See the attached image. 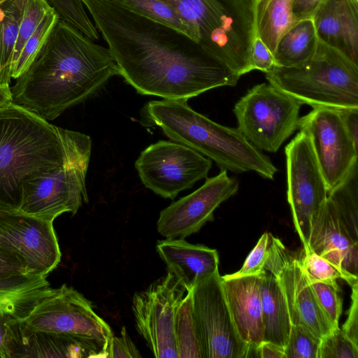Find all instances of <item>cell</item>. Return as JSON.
<instances>
[{
	"instance_id": "23",
	"label": "cell",
	"mask_w": 358,
	"mask_h": 358,
	"mask_svg": "<svg viewBox=\"0 0 358 358\" xmlns=\"http://www.w3.org/2000/svg\"><path fill=\"white\" fill-rule=\"evenodd\" d=\"M55 290L47 276L31 273L0 275V310L10 319L22 320Z\"/></svg>"
},
{
	"instance_id": "12",
	"label": "cell",
	"mask_w": 358,
	"mask_h": 358,
	"mask_svg": "<svg viewBox=\"0 0 358 358\" xmlns=\"http://www.w3.org/2000/svg\"><path fill=\"white\" fill-rule=\"evenodd\" d=\"M187 290L169 271L136 292L131 309L138 332L157 358H178L175 338L177 309Z\"/></svg>"
},
{
	"instance_id": "1",
	"label": "cell",
	"mask_w": 358,
	"mask_h": 358,
	"mask_svg": "<svg viewBox=\"0 0 358 358\" xmlns=\"http://www.w3.org/2000/svg\"><path fill=\"white\" fill-rule=\"evenodd\" d=\"M114 58L138 93L186 101L240 78L199 43L113 0H82Z\"/></svg>"
},
{
	"instance_id": "37",
	"label": "cell",
	"mask_w": 358,
	"mask_h": 358,
	"mask_svg": "<svg viewBox=\"0 0 358 358\" xmlns=\"http://www.w3.org/2000/svg\"><path fill=\"white\" fill-rule=\"evenodd\" d=\"M308 278L317 300L327 317L334 329L338 327V321L342 313V301L338 294L340 290L309 276Z\"/></svg>"
},
{
	"instance_id": "9",
	"label": "cell",
	"mask_w": 358,
	"mask_h": 358,
	"mask_svg": "<svg viewBox=\"0 0 358 358\" xmlns=\"http://www.w3.org/2000/svg\"><path fill=\"white\" fill-rule=\"evenodd\" d=\"M287 201L303 250H308L312 224L325 203L328 190L308 136L302 131L285 149Z\"/></svg>"
},
{
	"instance_id": "17",
	"label": "cell",
	"mask_w": 358,
	"mask_h": 358,
	"mask_svg": "<svg viewBox=\"0 0 358 358\" xmlns=\"http://www.w3.org/2000/svg\"><path fill=\"white\" fill-rule=\"evenodd\" d=\"M238 187L236 178L221 170L199 188L163 209L157 222V231L169 238H185L198 232L213 220L216 208L234 195Z\"/></svg>"
},
{
	"instance_id": "3",
	"label": "cell",
	"mask_w": 358,
	"mask_h": 358,
	"mask_svg": "<svg viewBox=\"0 0 358 358\" xmlns=\"http://www.w3.org/2000/svg\"><path fill=\"white\" fill-rule=\"evenodd\" d=\"M92 139L14 103L0 109V210H19L31 178L67 164L88 166Z\"/></svg>"
},
{
	"instance_id": "44",
	"label": "cell",
	"mask_w": 358,
	"mask_h": 358,
	"mask_svg": "<svg viewBox=\"0 0 358 358\" xmlns=\"http://www.w3.org/2000/svg\"><path fill=\"white\" fill-rule=\"evenodd\" d=\"M339 111L354 143L358 146V108L343 109Z\"/></svg>"
},
{
	"instance_id": "6",
	"label": "cell",
	"mask_w": 358,
	"mask_h": 358,
	"mask_svg": "<svg viewBox=\"0 0 358 358\" xmlns=\"http://www.w3.org/2000/svg\"><path fill=\"white\" fill-rule=\"evenodd\" d=\"M265 76L269 83L302 104L358 108V65L319 39L313 55L303 65H274Z\"/></svg>"
},
{
	"instance_id": "22",
	"label": "cell",
	"mask_w": 358,
	"mask_h": 358,
	"mask_svg": "<svg viewBox=\"0 0 358 358\" xmlns=\"http://www.w3.org/2000/svg\"><path fill=\"white\" fill-rule=\"evenodd\" d=\"M7 345L10 358L90 357L69 337L52 332L32 330L20 320H7Z\"/></svg>"
},
{
	"instance_id": "29",
	"label": "cell",
	"mask_w": 358,
	"mask_h": 358,
	"mask_svg": "<svg viewBox=\"0 0 358 358\" xmlns=\"http://www.w3.org/2000/svg\"><path fill=\"white\" fill-rule=\"evenodd\" d=\"M128 10L172 27L199 43L192 26L177 10L162 0H113Z\"/></svg>"
},
{
	"instance_id": "36",
	"label": "cell",
	"mask_w": 358,
	"mask_h": 358,
	"mask_svg": "<svg viewBox=\"0 0 358 358\" xmlns=\"http://www.w3.org/2000/svg\"><path fill=\"white\" fill-rule=\"evenodd\" d=\"M318 358H358V346L338 327L321 338Z\"/></svg>"
},
{
	"instance_id": "42",
	"label": "cell",
	"mask_w": 358,
	"mask_h": 358,
	"mask_svg": "<svg viewBox=\"0 0 358 358\" xmlns=\"http://www.w3.org/2000/svg\"><path fill=\"white\" fill-rule=\"evenodd\" d=\"M350 287L351 304L348 311L347 320L341 329L358 346V282Z\"/></svg>"
},
{
	"instance_id": "21",
	"label": "cell",
	"mask_w": 358,
	"mask_h": 358,
	"mask_svg": "<svg viewBox=\"0 0 358 358\" xmlns=\"http://www.w3.org/2000/svg\"><path fill=\"white\" fill-rule=\"evenodd\" d=\"M156 248L168 271L182 284L187 292L219 271L217 250L206 245L192 244L182 238H166L157 242Z\"/></svg>"
},
{
	"instance_id": "28",
	"label": "cell",
	"mask_w": 358,
	"mask_h": 358,
	"mask_svg": "<svg viewBox=\"0 0 358 358\" xmlns=\"http://www.w3.org/2000/svg\"><path fill=\"white\" fill-rule=\"evenodd\" d=\"M328 198L352 237L358 241L357 162L341 182L328 192Z\"/></svg>"
},
{
	"instance_id": "32",
	"label": "cell",
	"mask_w": 358,
	"mask_h": 358,
	"mask_svg": "<svg viewBox=\"0 0 358 358\" xmlns=\"http://www.w3.org/2000/svg\"><path fill=\"white\" fill-rule=\"evenodd\" d=\"M300 262L309 277L331 285L339 290L336 282L338 279L344 280L350 286L358 282V277L348 273L311 249L303 250V257Z\"/></svg>"
},
{
	"instance_id": "43",
	"label": "cell",
	"mask_w": 358,
	"mask_h": 358,
	"mask_svg": "<svg viewBox=\"0 0 358 358\" xmlns=\"http://www.w3.org/2000/svg\"><path fill=\"white\" fill-rule=\"evenodd\" d=\"M326 0H294L292 15L294 21L312 18Z\"/></svg>"
},
{
	"instance_id": "38",
	"label": "cell",
	"mask_w": 358,
	"mask_h": 358,
	"mask_svg": "<svg viewBox=\"0 0 358 358\" xmlns=\"http://www.w3.org/2000/svg\"><path fill=\"white\" fill-rule=\"evenodd\" d=\"M270 233H264L251 250L243 265L237 272L227 274L229 277L261 275L265 271L264 265L270 245Z\"/></svg>"
},
{
	"instance_id": "24",
	"label": "cell",
	"mask_w": 358,
	"mask_h": 358,
	"mask_svg": "<svg viewBox=\"0 0 358 358\" xmlns=\"http://www.w3.org/2000/svg\"><path fill=\"white\" fill-rule=\"evenodd\" d=\"M260 295L264 324L263 341L271 342L285 350L292 322L278 282L266 270L261 275Z\"/></svg>"
},
{
	"instance_id": "40",
	"label": "cell",
	"mask_w": 358,
	"mask_h": 358,
	"mask_svg": "<svg viewBox=\"0 0 358 358\" xmlns=\"http://www.w3.org/2000/svg\"><path fill=\"white\" fill-rule=\"evenodd\" d=\"M251 63L253 70H259L264 73L275 65L273 55L257 35L252 45Z\"/></svg>"
},
{
	"instance_id": "2",
	"label": "cell",
	"mask_w": 358,
	"mask_h": 358,
	"mask_svg": "<svg viewBox=\"0 0 358 358\" xmlns=\"http://www.w3.org/2000/svg\"><path fill=\"white\" fill-rule=\"evenodd\" d=\"M117 75L108 47L59 18L34 62L10 87L13 103L53 120Z\"/></svg>"
},
{
	"instance_id": "7",
	"label": "cell",
	"mask_w": 358,
	"mask_h": 358,
	"mask_svg": "<svg viewBox=\"0 0 358 358\" xmlns=\"http://www.w3.org/2000/svg\"><path fill=\"white\" fill-rule=\"evenodd\" d=\"M20 321L32 330L69 337L90 357H107L113 336L110 327L96 313L91 301L66 285L55 288Z\"/></svg>"
},
{
	"instance_id": "48",
	"label": "cell",
	"mask_w": 358,
	"mask_h": 358,
	"mask_svg": "<svg viewBox=\"0 0 358 358\" xmlns=\"http://www.w3.org/2000/svg\"><path fill=\"white\" fill-rule=\"evenodd\" d=\"M3 0H0V3L3 1ZM0 83H1V77H0ZM5 85V84H4Z\"/></svg>"
},
{
	"instance_id": "45",
	"label": "cell",
	"mask_w": 358,
	"mask_h": 358,
	"mask_svg": "<svg viewBox=\"0 0 358 358\" xmlns=\"http://www.w3.org/2000/svg\"><path fill=\"white\" fill-rule=\"evenodd\" d=\"M257 355L259 358H286L284 349L269 341H262L257 345Z\"/></svg>"
},
{
	"instance_id": "27",
	"label": "cell",
	"mask_w": 358,
	"mask_h": 358,
	"mask_svg": "<svg viewBox=\"0 0 358 358\" xmlns=\"http://www.w3.org/2000/svg\"><path fill=\"white\" fill-rule=\"evenodd\" d=\"M27 0H3L0 3V77L10 85L13 50Z\"/></svg>"
},
{
	"instance_id": "15",
	"label": "cell",
	"mask_w": 358,
	"mask_h": 358,
	"mask_svg": "<svg viewBox=\"0 0 358 358\" xmlns=\"http://www.w3.org/2000/svg\"><path fill=\"white\" fill-rule=\"evenodd\" d=\"M87 168L67 164L26 181L19 210L50 222L64 213L75 215L88 202Z\"/></svg>"
},
{
	"instance_id": "11",
	"label": "cell",
	"mask_w": 358,
	"mask_h": 358,
	"mask_svg": "<svg viewBox=\"0 0 358 358\" xmlns=\"http://www.w3.org/2000/svg\"><path fill=\"white\" fill-rule=\"evenodd\" d=\"M189 292L202 358H247L248 345L236 329L219 271Z\"/></svg>"
},
{
	"instance_id": "33",
	"label": "cell",
	"mask_w": 358,
	"mask_h": 358,
	"mask_svg": "<svg viewBox=\"0 0 358 358\" xmlns=\"http://www.w3.org/2000/svg\"><path fill=\"white\" fill-rule=\"evenodd\" d=\"M56 11L59 19L80 31L94 41L99 38V31L87 14L82 0H46Z\"/></svg>"
},
{
	"instance_id": "30",
	"label": "cell",
	"mask_w": 358,
	"mask_h": 358,
	"mask_svg": "<svg viewBox=\"0 0 358 358\" xmlns=\"http://www.w3.org/2000/svg\"><path fill=\"white\" fill-rule=\"evenodd\" d=\"M174 331L178 358H202L189 292L177 309Z\"/></svg>"
},
{
	"instance_id": "34",
	"label": "cell",
	"mask_w": 358,
	"mask_h": 358,
	"mask_svg": "<svg viewBox=\"0 0 358 358\" xmlns=\"http://www.w3.org/2000/svg\"><path fill=\"white\" fill-rule=\"evenodd\" d=\"M53 8L46 0H27L15 45L12 64L45 15Z\"/></svg>"
},
{
	"instance_id": "26",
	"label": "cell",
	"mask_w": 358,
	"mask_h": 358,
	"mask_svg": "<svg viewBox=\"0 0 358 358\" xmlns=\"http://www.w3.org/2000/svg\"><path fill=\"white\" fill-rule=\"evenodd\" d=\"M294 0H257L255 6L256 33L273 54L281 36L295 22Z\"/></svg>"
},
{
	"instance_id": "20",
	"label": "cell",
	"mask_w": 358,
	"mask_h": 358,
	"mask_svg": "<svg viewBox=\"0 0 358 358\" xmlns=\"http://www.w3.org/2000/svg\"><path fill=\"white\" fill-rule=\"evenodd\" d=\"M312 18L318 39L358 65V0H326Z\"/></svg>"
},
{
	"instance_id": "4",
	"label": "cell",
	"mask_w": 358,
	"mask_h": 358,
	"mask_svg": "<svg viewBox=\"0 0 358 358\" xmlns=\"http://www.w3.org/2000/svg\"><path fill=\"white\" fill-rule=\"evenodd\" d=\"M144 112L149 121L171 141L207 157L220 170L234 173L254 171L269 180L278 171L269 157L252 145L238 128L213 122L194 111L186 101H150Z\"/></svg>"
},
{
	"instance_id": "41",
	"label": "cell",
	"mask_w": 358,
	"mask_h": 358,
	"mask_svg": "<svg viewBox=\"0 0 358 358\" xmlns=\"http://www.w3.org/2000/svg\"><path fill=\"white\" fill-rule=\"evenodd\" d=\"M29 273L24 259L17 254L0 245V275Z\"/></svg>"
},
{
	"instance_id": "25",
	"label": "cell",
	"mask_w": 358,
	"mask_h": 358,
	"mask_svg": "<svg viewBox=\"0 0 358 358\" xmlns=\"http://www.w3.org/2000/svg\"><path fill=\"white\" fill-rule=\"evenodd\" d=\"M318 42L313 18L295 22L280 38L273 57L275 65L297 67L313 55Z\"/></svg>"
},
{
	"instance_id": "16",
	"label": "cell",
	"mask_w": 358,
	"mask_h": 358,
	"mask_svg": "<svg viewBox=\"0 0 358 358\" xmlns=\"http://www.w3.org/2000/svg\"><path fill=\"white\" fill-rule=\"evenodd\" d=\"M0 245L20 255L31 274L48 276L61 260L53 222L20 210H0Z\"/></svg>"
},
{
	"instance_id": "13",
	"label": "cell",
	"mask_w": 358,
	"mask_h": 358,
	"mask_svg": "<svg viewBox=\"0 0 358 358\" xmlns=\"http://www.w3.org/2000/svg\"><path fill=\"white\" fill-rule=\"evenodd\" d=\"M264 269L278 282L292 324L304 326L320 339L334 329L317 300L300 258L271 234Z\"/></svg>"
},
{
	"instance_id": "5",
	"label": "cell",
	"mask_w": 358,
	"mask_h": 358,
	"mask_svg": "<svg viewBox=\"0 0 358 358\" xmlns=\"http://www.w3.org/2000/svg\"><path fill=\"white\" fill-rule=\"evenodd\" d=\"M192 26L199 43L241 76L252 70L257 0H162Z\"/></svg>"
},
{
	"instance_id": "47",
	"label": "cell",
	"mask_w": 358,
	"mask_h": 358,
	"mask_svg": "<svg viewBox=\"0 0 358 358\" xmlns=\"http://www.w3.org/2000/svg\"><path fill=\"white\" fill-rule=\"evenodd\" d=\"M12 103L13 97L10 85L0 83V109Z\"/></svg>"
},
{
	"instance_id": "35",
	"label": "cell",
	"mask_w": 358,
	"mask_h": 358,
	"mask_svg": "<svg viewBox=\"0 0 358 358\" xmlns=\"http://www.w3.org/2000/svg\"><path fill=\"white\" fill-rule=\"evenodd\" d=\"M321 339L301 324H292L286 358H318Z\"/></svg>"
},
{
	"instance_id": "19",
	"label": "cell",
	"mask_w": 358,
	"mask_h": 358,
	"mask_svg": "<svg viewBox=\"0 0 358 358\" xmlns=\"http://www.w3.org/2000/svg\"><path fill=\"white\" fill-rule=\"evenodd\" d=\"M261 275L221 276L222 289L232 320L238 335L248 348H257L264 341Z\"/></svg>"
},
{
	"instance_id": "46",
	"label": "cell",
	"mask_w": 358,
	"mask_h": 358,
	"mask_svg": "<svg viewBox=\"0 0 358 358\" xmlns=\"http://www.w3.org/2000/svg\"><path fill=\"white\" fill-rule=\"evenodd\" d=\"M8 319V317L0 310V358H10L7 345Z\"/></svg>"
},
{
	"instance_id": "18",
	"label": "cell",
	"mask_w": 358,
	"mask_h": 358,
	"mask_svg": "<svg viewBox=\"0 0 358 358\" xmlns=\"http://www.w3.org/2000/svg\"><path fill=\"white\" fill-rule=\"evenodd\" d=\"M309 248L358 277V241L352 237L328 197L312 224Z\"/></svg>"
},
{
	"instance_id": "14",
	"label": "cell",
	"mask_w": 358,
	"mask_h": 358,
	"mask_svg": "<svg viewBox=\"0 0 358 358\" xmlns=\"http://www.w3.org/2000/svg\"><path fill=\"white\" fill-rule=\"evenodd\" d=\"M313 108L299 117L297 129L310 141L329 192L357 162V146L348 133L339 110Z\"/></svg>"
},
{
	"instance_id": "10",
	"label": "cell",
	"mask_w": 358,
	"mask_h": 358,
	"mask_svg": "<svg viewBox=\"0 0 358 358\" xmlns=\"http://www.w3.org/2000/svg\"><path fill=\"white\" fill-rule=\"evenodd\" d=\"M135 167L146 187L163 198L173 199L207 178L212 160L181 143L159 141L141 152Z\"/></svg>"
},
{
	"instance_id": "8",
	"label": "cell",
	"mask_w": 358,
	"mask_h": 358,
	"mask_svg": "<svg viewBox=\"0 0 358 358\" xmlns=\"http://www.w3.org/2000/svg\"><path fill=\"white\" fill-rule=\"evenodd\" d=\"M302 103L268 83L255 85L233 109L238 129L256 148L275 152L297 129Z\"/></svg>"
},
{
	"instance_id": "39",
	"label": "cell",
	"mask_w": 358,
	"mask_h": 358,
	"mask_svg": "<svg viewBox=\"0 0 358 358\" xmlns=\"http://www.w3.org/2000/svg\"><path fill=\"white\" fill-rule=\"evenodd\" d=\"M107 357L110 358H138L141 355L130 338L125 327L121 331L120 336H113L108 350Z\"/></svg>"
},
{
	"instance_id": "31",
	"label": "cell",
	"mask_w": 358,
	"mask_h": 358,
	"mask_svg": "<svg viewBox=\"0 0 358 358\" xmlns=\"http://www.w3.org/2000/svg\"><path fill=\"white\" fill-rule=\"evenodd\" d=\"M59 18L53 8L45 15L13 64L10 71L12 78L17 79L29 67L47 41Z\"/></svg>"
}]
</instances>
